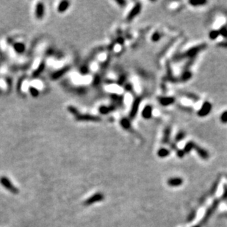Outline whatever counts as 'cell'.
Returning a JSON list of instances; mask_svg holds the SVG:
<instances>
[{
  "mask_svg": "<svg viewBox=\"0 0 227 227\" xmlns=\"http://www.w3.org/2000/svg\"><path fill=\"white\" fill-rule=\"evenodd\" d=\"M157 154L160 157H168L170 154V152L167 149L162 148V149H160L158 151Z\"/></svg>",
  "mask_w": 227,
  "mask_h": 227,
  "instance_id": "14",
  "label": "cell"
},
{
  "mask_svg": "<svg viewBox=\"0 0 227 227\" xmlns=\"http://www.w3.org/2000/svg\"><path fill=\"white\" fill-rule=\"evenodd\" d=\"M206 1H203V2H199V3H198V2H190V4H193V5H196V4H206Z\"/></svg>",
  "mask_w": 227,
  "mask_h": 227,
  "instance_id": "28",
  "label": "cell"
},
{
  "mask_svg": "<svg viewBox=\"0 0 227 227\" xmlns=\"http://www.w3.org/2000/svg\"><path fill=\"white\" fill-rule=\"evenodd\" d=\"M121 124L123 127L126 129H129V128H130V123H129V120L128 119H125V118H124V119L121 120Z\"/></svg>",
  "mask_w": 227,
  "mask_h": 227,
  "instance_id": "20",
  "label": "cell"
},
{
  "mask_svg": "<svg viewBox=\"0 0 227 227\" xmlns=\"http://www.w3.org/2000/svg\"><path fill=\"white\" fill-rule=\"evenodd\" d=\"M193 227H201V225H196V226H194Z\"/></svg>",
  "mask_w": 227,
  "mask_h": 227,
  "instance_id": "29",
  "label": "cell"
},
{
  "mask_svg": "<svg viewBox=\"0 0 227 227\" xmlns=\"http://www.w3.org/2000/svg\"><path fill=\"white\" fill-rule=\"evenodd\" d=\"M220 121H221L222 123H223V124H226V123H227V110L224 111V112L220 115Z\"/></svg>",
  "mask_w": 227,
  "mask_h": 227,
  "instance_id": "22",
  "label": "cell"
},
{
  "mask_svg": "<svg viewBox=\"0 0 227 227\" xmlns=\"http://www.w3.org/2000/svg\"><path fill=\"white\" fill-rule=\"evenodd\" d=\"M44 68H45V65H44V62H42L40 65H39L38 68L36 70L34 73H33V77H38L44 71Z\"/></svg>",
  "mask_w": 227,
  "mask_h": 227,
  "instance_id": "15",
  "label": "cell"
},
{
  "mask_svg": "<svg viewBox=\"0 0 227 227\" xmlns=\"http://www.w3.org/2000/svg\"><path fill=\"white\" fill-rule=\"evenodd\" d=\"M0 183H1V185H2L3 187H4L7 190L12 192V193H14V194L19 193V191L17 187H15L6 176H1V177L0 178Z\"/></svg>",
  "mask_w": 227,
  "mask_h": 227,
  "instance_id": "1",
  "label": "cell"
},
{
  "mask_svg": "<svg viewBox=\"0 0 227 227\" xmlns=\"http://www.w3.org/2000/svg\"><path fill=\"white\" fill-rule=\"evenodd\" d=\"M152 114V108L151 107L150 105H147L146 107L144 108V110L142 112V115L144 116V118H146V119H149V118H151Z\"/></svg>",
  "mask_w": 227,
  "mask_h": 227,
  "instance_id": "11",
  "label": "cell"
},
{
  "mask_svg": "<svg viewBox=\"0 0 227 227\" xmlns=\"http://www.w3.org/2000/svg\"><path fill=\"white\" fill-rule=\"evenodd\" d=\"M69 68V66H65L64 67V68H61L60 70H59V71H55V72L53 73V74L51 75V78H52L53 80H57V79L60 78L62 75L65 74V73L68 71Z\"/></svg>",
  "mask_w": 227,
  "mask_h": 227,
  "instance_id": "10",
  "label": "cell"
},
{
  "mask_svg": "<svg viewBox=\"0 0 227 227\" xmlns=\"http://www.w3.org/2000/svg\"><path fill=\"white\" fill-rule=\"evenodd\" d=\"M219 182H220V181H219V179H218L217 181L215 182L214 184H213L212 187L211 188V190H210V194H211V196H213V195L215 193V192L217 191L218 187V185H219Z\"/></svg>",
  "mask_w": 227,
  "mask_h": 227,
  "instance_id": "18",
  "label": "cell"
},
{
  "mask_svg": "<svg viewBox=\"0 0 227 227\" xmlns=\"http://www.w3.org/2000/svg\"><path fill=\"white\" fill-rule=\"evenodd\" d=\"M218 205H219V200H218V199H215V200L214 202H213V203H212V206L210 207V208H209L208 210H207L206 213H205V215L204 216L203 219H202V222H201V223H202V224H204V223H205L207 221V220H208V219L210 218V216H211L212 215V213L214 212L215 210L216 209H217V207H218Z\"/></svg>",
  "mask_w": 227,
  "mask_h": 227,
  "instance_id": "2",
  "label": "cell"
},
{
  "mask_svg": "<svg viewBox=\"0 0 227 227\" xmlns=\"http://www.w3.org/2000/svg\"><path fill=\"white\" fill-rule=\"evenodd\" d=\"M68 110L69 111L70 113H71L72 115H74V116L77 117V115H80V112H79L78 110L75 107L73 106H68Z\"/></svg>",
  "mask_w": 227,
  "mask_h": 227,
  "instance_id": "17",
  "label": "cell"
},
{
  "mask_svg": "<svg viewBox=\"0 0 227 227\" xmlns=\"http://www.w3.org/2000/svg\"><path fill=\"white\" fill-rule=\"evenodd\" d=\"M196 211H192L190 213V215H188V218H187V221L188 222H191L192 220H194V218H196Z\"/></svg>",
  "mask_w": 227,
  "mask_h": 227,
  "instance_id": "24",
  "label": "cell"
},
{
  "mask_svg": "<svg viewBox=\"0 0 227 227\" xmlns=\"http://www.w3.org/2000/svg\"><path fill=\"white\" fill-rule=\"evenodd\" d=\"M212 109V105L211 104H210L209 102H205L202 106V107L201 108V110H199V112H198L200 116H205V115H207L209 112L211 111Z\"/></svg>",
  "mask_w": 227,
  "mask_h": 227,
  "instance_id": "7",
  "label": "cell"
},
{
  "mask_svg": "<svg viewBox=\"0 0 227 227\" xmlns=\"http://www.w3.org/2000/svg\"><path fill=\"white\" fill-rule=\"evenodd\" d=\"M14 49L18 53H22L25 49V46L21 43H16V44H14Z\"/></svg>",
  "mask_w": 227,
  "mask_h": 227,
  "instance_id": "16",
  "label": "cell"
},
{
  "mask_svg": "<svg viewBox=\"0 0 227 227\" xmlns=\"http://www.w3.org/2000/svg\"><path fill=\"white\" fill-rule=\"evenodd\" d=\"M183 183V179L179 177H173L170 178L168 180L167 184L170 187H178L180 186Z\"/></svg>",
  "mask_w": 227,
  "mask_h": 227,
  "instance_id": "6",
  "label": "cell"
},
{
  "mask_svg": "<svg viewBox=\"0 0 227 227\" xmlns=\"http://www.w3.org/2000/svg\"><path fill=\"white\" fill-rule=\"evenodd\" d=\"M185 133H184L183 132H179V133L177 134V135L176 136V139H175L176 142H179V141H182V140L185 138Z\"/></svg>",
  "mask_w": 227,
  "mask_h": 227,
  "instance_id": "23",
  "label": "cell"
},
{
  "mask_svg": "<svg viewBox=\"0 0 227 227\" xmlns=\"http://www.w3.org/2000/svg\"><path fill=\"white\" fill-rule=\"evenodd\" d=\"M219 35H220V33H219L218 31H216V30H214V31H211L210 33V38L214 40V39L217 38L218 36Z\"/></svg>",
  "mask_w": 227,
  "mask_h": 227,
  "instance_id": "21",
  "label": "cell"
},
{
  "mask_svg": "<svg viewBox=\"0 0 227 227\" xmlns=\"http://www.w3.org/2000/svg\"><path fill=\"white\" fill-rule=\"evenodd\" d=\"M193 149H194L197 152L198 154H199L203 160H208V158L210 157V155H209L208 152L204 149L201 148L200 146H198L196 144H194V145H193Z\"/></svg>",
  "mask_w": 227,
  "mask_h": 227,
  "instance_id": "5",
  "label": "cell"
},
{
  "mask_svg": "<svg viewBox=\"0 0 227 227\" xmlns=\"http://www.w3.org/2000/svg\"><path fill=\"white\" fill-rule=\"evenodd\" d=\"M69 4L70 2L68 1H61V2L60 3V4H59L58 8H57V10H58L59 13H64V12L69 7Z\"/></svg>",
  "mask_w": 227,
  "mask_h": 227,
  "instance_id": "12",
  "label": "cell"
},
{
  "mask_svg": "<svg viewBox=\"0 0 227 227\" xmlns=\"http://www.w3.org/2000/svg\"><path fill=\"white\" fill-rule=\"evenodd\" d=\"M159 102L162 105H169L174 102V99L172 97H161L159 99Z\"/></svg>",
  "mask_w": 227,
  "mask_h": 227,
  "instance_id": "13",
  "label": "cell"
},
{
  "mask_svg": "<svg viewBox=\"0 0 227 227\" xmlns=\"http://www.w3.org/2000/svg\"><path fill=\"white\" fill-rule=\"evenodd\" d=\"M141 4H138L135 5V7L131 10L130 13L129 14V16H127V20L128 21H131L132 19H134L135 16H136L138 13H140L141 11Z\"/></svg>",
  "mask_w": 227,
  "mask_h": 227,
  "instance_id": "9",
  "label": "cell"
},
{
  "mask_svg": "<svg viewBox=\"0 0 227 227\" xmlns=\"http://www.w3.org/2000/svg\"><path fill=\"white\" fill-rule=\"evenodd\" d=\"M160 35L158 33H156L155 34H154L153 37H152V39H153V41H158L160 39Z\"/></svg>",
  "mask_w": 227,
  "mask_h": 227,
  "instance_id": "26",
  "label": "cell"
},
{
  "mask_svg": "<svg viewBox=\"0 0 227 227\" xmlns=\"http://www.w3.org/2000/svg\"><path fill=\"white\" fill-rule=\"evenodd\" d=\"M185 152H184V151L182 150H178L177 151V156L179 157H183L184 155H185Z\"/></svg>",
  "mask_w": 227,
  "mask_h": 227,
  "instance_id": "27",
  "label": "cell"
},
{
  "mask_svg": "<svg viewBox=\"0 0 227 227\" xmlns=\"http://www.w3.org/2000/svg\"><path fill=\"white\" fill-rule=\"evenodd\" d=\"M44 15V5L42 2H38L36 6V16L38 19H42Z\"/></svg>",
  "mask_w": 227,
  "mask_h": 227,
  "instance_id": "8",
  "label": "cell"
},
{
  "mask_svg": "<svg viewBox=\"0 0 227 227\" xmlns=\"http://www.w3.org/2000/svg\"><path fill=\"white\" fill-rule=\"evenodd\" d=\"M223 200H226L227 199V185H224V191H223V194L221 198Z\"/></svg>",
  "mask_w": 227,
  "mask_h": 227,
  "instance_id": "25",
  "label": "cell"
},
{
  "mask_svg": "<svg viewBox=\"0 0 227 227\" xmlns=\"http://www.w3.org/2000/svg\"><path fill=\"white\" fill-rule=\"evenodd\" d=\"M104 196L102 193H96V194H94V196H91L89 199H87V200L84 202V205H85V206H89V205H91L92 204L96 203V202H102L104 199Z\"/></svg>",
  "mask_w": 227,
  "mask_h": 227,
  "instance_id": "3",
  "label": "cell"
},
{
  "mask_svg": "<svg viewBox=\"0 0 227 227\" xmlns=\"http://www.w3.org/2000/svg\"><path fill=\"white\" fill-rule=\"evenodd\" d=\"M76 119L77 121H99V117L95 116V115H81L80 114L76 117Z\"/></svg>",
  "mask_w": 227,
  "mask_h": 227,
  "instance_id": "4",
  "label": "cell"
},
{
  "mask_svg": "<svg viewBox=\"0 0 227 227\" xmlns=\"http://www.w3.org/2000/svg\"><path fill=\"white\" fill-rule=\"evenodd\" d=\"M30 92L31 94V95L33 97H37L39 95V91L37 88H36L35 87H30Z\"/></svg>",
  "mask_w": 227,
  "mask_h": 227,
  "instance_id": "19",
  "label": "cell"
}]
</instances>
